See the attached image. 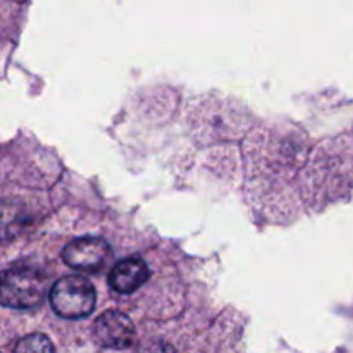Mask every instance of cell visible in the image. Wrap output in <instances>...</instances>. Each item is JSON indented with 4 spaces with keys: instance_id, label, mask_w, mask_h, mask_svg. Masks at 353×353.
<instances>
[{
    "instance_id": "6da1fadb",
    "label": "cell",
    "mask_w": 353,
    "mask_h": 353,
    "mask_svg": "<svg viewBox=\"0 0 353 353\" xmlns=\"http://www.w3.org/2000/svg\"><path fill=\"white\" fill-rule=\"evenodd\" d=\"M48 278L43 271L28 264H17L2 274V305L16 310L34 309L45 300Z\"/></svg>"
},
{
    "instance_id": "7a4b0ae2",
    "label": "cell",
    "mask_w": 353,
    "mask_h": 353,
    "mask_svg": "<svg viewBox=\"0 0 353 353\" xmlns=\"http://www.w3.org/2000/svg\"><path fill=\"white\" fill-rule=\"evenodd\" d=\"M50 307L62 319H81L97 305V292L92 283L79 274L64 276L50 288Z\"/></svg>"
},
{
    "instance_id": "3957f363",
    "label": "cell",
    "mask_w": 353,
    "mask_h": 353,
    "mask_svg": "<svg viewBox=\"0 0 353 353\" xmlns=\"http://www.w3.org/2000/svg\"><path fill=\"white\" fill-rule=\"evenodd\" d=\"M110 259H112V250L109 243L95 236L76 238L62 250V261L65 265L74 271L90 272V274L103 271L110 264Z\"/></svg>"
},
{
    "instance_id": "8992f818",
    "label": "cell",
    "mask_w": 353,
    "mask_h": 353,
    "mask_svg": "<svg viewBox=\"0 0 353 353\" xmlns=\"http://www.w3.org/2000/svg\"><path fill=\"white\" fill-rule=\"evenodd\" d=\"M16 352H54V345L43 334H30L14 347Z\"/></svg>"
},
{
    "instance_id": "277c9868",
    "label": "cell",
    "mask_w": 353,
    "mask_h": 353,
    "mask_svg": "<svg viewBox=\"0 0 353 353\" xmlns=\"http://www.w3.org/2000/svg\"><path fill=\"white\" fill-rule=\"evenodd\" d=\"M95 341L103 348L110 350H124L134 343L137 331L130 317L117 310H107L97 317L93 324Z\"/></svg>"
},
{
    "instance_id": "5b68a950",
    "label": "cell",
    "mask_w": 353,
    "mask_h": 353,
    "mask_svg": "<svg viewBox=\"0 0 353 353\" xmlns=\"http://www.w3.org/2000/svg\"><path fill=\"white\" fill-rule=\"evenodd\" d=\"M150 279V269L140 257H128L117 262L109 272V286L119 295H131Z\"/></svg>"
}]
</instances>
